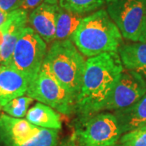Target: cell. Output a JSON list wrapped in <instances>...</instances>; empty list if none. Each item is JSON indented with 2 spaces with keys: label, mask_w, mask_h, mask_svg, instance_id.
Instances as JSON below:
<instances>
[{
  "label": "cell",
  "mask_w": 146,
  "mask_h": 146,
  "mask_svg": "<svg viewBox=\"0 0 146 146\" xmlns=\"http://www.w3.org/2000/svg\"><path fill=\"white\" fill-rule=\"evenodd\" d=\"M28 12L21 8L12 11L3 42L0 46V59L2 65H7L10 63L16 42L28 24Z\"/></svg>",
  "instance_id": "obj_12"
},
{
  "label": "cell",
  "mask_w": 146,
  "mask_h": 146,
  "mask_svg": "<svg viewBox=\"0 0 146 146\" xmlns=\"http://www.w3.org/2000/svg\"><path fill=\"white\" fill-rule=\"evenodd\" d=\"M106 11L123 38L139 42L146 18V0H111Z\"/></svg>",
  "instance_id": "obj_8"
},
{
  "label": "cell",
  "mask_w": 146,
  "mask_h": 146,
  "mask_svg": "<svg viewBox=\"0 0 146 146\" xmlns=\"http://www.w3.org/2000/svg\"><path fill=\"white\" fill-rule=\"evenodd\" d=\"M25 117L30 123L42 128L54 130L62 128L59 113L52 107L41 102H37L29 109Z\"/></svg>",
  "instance_id": "obj_15"
},
{
  "label": "cell",
  "mask_w": 146,
  "mask_h": 146,
  "mask_svg": "<svg viewBox=\"0 0 146 146\" xmlns=\"http://www.w3.org/2000/svg\"><path fill=\"white\" fill-rule=\"evenodd\" d=\"M58 130L0 114V146H57Z\"/></svg>",
  "instance_id": "obj_4"
},
{
  "label": "cell",
  "mask_w": 146,
  "mask_h": 146,
  "mask_svg": "<svg viewBox=\"0 0 146 146\" xmlns=\"http://www.w3.org/2000/svg\"><path fill=\"white\" fill-rule=\"evenodd\" d=\"M118 52L102 53L85 62L81 89L76 100L80 119L102 111L123 71Z\"/></svg>",
  "instance_id": "obj_1"
},
{
  "label": "cell",
  "mask_w": 146,
  "mask_h": 146,
  "mask_svg": "<svg viewBox=\"0 0 146 146\" xmlns=\"http://www.w3.org/2000/svg\"><path fill=\"white\" fill-rule=\"evenodd\" d=\"M1 110H3V106H0V111H1Z\"/></svg>",
  "instance_id": "obj_25"
},
{
  "label": "cell",
  "mask_w": 146,
  "mask_h": 146,
  "mask_svg": "<svg viewBox=\"0 0 146 146\" xmlns=\"http://www.w3.org/2000/svg\"><path fill=\"white\" fill-rule=\"evenodd\" d=\"M85 62L74 43L67 39L51 43L43 63L76 100L82 85Z\"/></svg>",
  "instance_id": "obj_3"
},
{
  "label": "cell",
  "mask_w": 146,
  "mask_h": 146,
  "mask_svg": "<svg viewBox=\"0 0 146 146\" xmlns=\"http://www.w3.org/2000/svg\"><path fill=\"white\" fill-rule=\"evenodd\" d=\"M47 43L32 28L26 26L19 40L7 65L25 75L29 84L39 73L47 53Z\"/></svg>",
  "instance_id": "obj_7"
},
{
  "label": "cell",
  "mask_w": 146,
  "mask_h": 146,
  "mask_svg": "<svg viewBox=\"0 0 146 146\" xmlns=\"http://www.w3.org/2000/svg\"><path fill=\"white\" fill-rule=\"evenodd\" d=\"M146 94V80L140 73L123 69L119 80L102 106L103 110H119L138 102Z\"/></svg>",
  "instance_id": "obj_9"
},
{
  "label": "cell",
  "mask_w": 146,
  "mask_h": 146,
  "mask_svg": "<svg viewBox=\"0 0 146 146\" xmlns=\"http://www.w3.org/2000/svg\"><path fill=\"white\" fill-rule=\"evenodd\" d=\"M44 0H24L22 6H21V9L26 11L27 12L33 11L35 9L36 7L40 5Z\"/></svg>",
  "instance_id": "obj_21"
},
{
  "label": "cell",
  "mask_w": 146,
  "mask_h": 146,
  "mask_svg": "<svg viewBox=\"0 0 146 146\" xmlns=\"http://www.w3.org/2000/svg\"><path fill=\"white\" fill-rule=\"evenodd\" d=\"M118 53L123 68L146 76V43H123Z\"/></svg>",
  "instance_id": "obj_14"
},
{
  "label": "cell",
  "mask_w": 146,
  "mask_h": 146,
  "mask_svg": "<svg viewBox=\"0 0 146 146\" xmlns=\"http://www.w3.org/2000/svg\"><path fill=\"white\" fill-rule=\"evenodd\" d=\"M105 3L106 0H58L60 7L81 16L98 10Z\"/></svg>",
  "instance_id": "obj_17"
},
{
  "label": "cell",
  "mask_w": 146,
  "mask_h": 146,
  "mask_svg": "<svg viewBox=\"0 0 146 146\" xmlns=\"http://www.w3.org/2000/svg\"><path fill=\"white\" fill-rule=\"evenodd\" d=\"M139 42L146 43V18L145 21V25H144V27H143V29H142V32H141L140 39H139Z\"/></svg>",
  "instance_id": "obj_24"
},
{
  "label": "cell",
  "mask_w": 146,
  "mask_h": 146,
  "mask_svg": "<svg viewBox=\"0 0 146 146\" xmlns=\"http://www.w3.org/2000/svg\"><path fill=\"white\" fill-rule=\"evenodd\" d=\"M58 146H77V145L74 140V138L72 136L71 138H68L62 141Z\"/></svg>",
  "instance_id": "obj_23"
},
{
  "label": "cell",
  "mask_w": 146,
  "mask_h": 146,
  "mask_svg": "<svg viewBox=\"0 0 146 146\" xmlns=\"http://www.w3.org/2000/svg\"><path fill=\"white\" fill-rule=\"evenodd\" d=\"M0 63H1V59H0Z\"/></svg>",
  "instance_id": "obj_27"
},
{
  "label": "cell",
  "mask_w": 146,
  "mask_h": 146,
  "mask_svg": "<svg viewBox=\"0 0 146 146\" xmlns=\"http://www.w3.org/2000/svg\"><path fill=\"white\" fill-rule=\"evenodd\" d=\"M33 99L28 96H21L14 98L3 106V111L6 115L11 116L13 118L22 119L26 116L29 107L33 103Z\"/></svg>",
  "instance_id": "obj_18"
},
{
  "label": "cell",
  "mask_w": 146,
  "mask_h": 146,
  "mask_svg": "<svg viewBox=\"0 0 146 146\" xmlns=\"http://www.w3.org/2000/svg\"><path fill=\"white\" fill-rule=\"evenodd\" d=\"M84 17L59 7L56 19L55 41L70 39Z\"/></svg>",
  "instance_id": "obj_16"
},
{
  "label": "cell",
  "mask_w": 146,
  "mask_h": 146,
  "mask_svg": "<svg viewBox=\"0 0 146 146\" xmlns=\"http://www.w3.org/2000/svg\"><path fill=\"white\" fill-rule=\"evenodd\" d=\"M11 12H5V11H0V26L3 25L6 21H7L10 18Z\"/></svg>",
  "instance_id": "obj_22"
},
{
  "label": "cell",
  "mask_w": 146,
  "mask_h": 146,
  "mask_svg": "<svg viewBox=\"0 0 146 146\" xmlns=\"http://www.w3.org/2000/svg\"><path fill=\"white\" fill-rule=\"evenodd\" d=\"M70 40L84 56L94 57L102 53L118 52L123 36L106 9L85 16Z\"/></svg>",
  "instance_id": "obj_2"
},
{
  "label": "cell",
  "mask_w": 146,
  "mask_h": 146,
  "mask_svg": "<svg viewBox=\"0 0 146 146\" xmlns=\"http://www.w3.org/2000/svg\"><path fill=\"white\" fill-rule=\"evenodd\" d=\"M121 134L114 114L99 112L80 119L72 137L78 146H115Z\"/></svg>",
  "instance_id": "obj_6"
},
{
  "label": "cell",
  "mask_w": 146,
  "mask_h": 146,
  "mask_svg": "<svg viewBox=\"0 0 146 146\" xmlns=\"http://www.w3.org/2000/svg\"><path fill=\"white\" fill-rule=\"evenodd\" d=\"M145 127H146V125H145Z\"/></svg>",
  "instance_id": "obj_28"
},
{
  "label": "cell",
  "mask_w": 146,
  "mask_h": 146,
  "mask_svg": "<svg viewBox=\"0 0 146 146\" xmlns=\"http://www.w3.org/2000/svg\"><path fill=\"white\" fill-rule=\"evenodd\" d=\"M59 9L58 0H44L29 15L28 23L30 28L46 43L55 41V29L58 11Z\"/></svg>",
  "instance_id": "obj_10"
},
{
  "label": "cell",
  "mask_w": 146,
  "mask_h": 146,
  "mask_svg": "<svg viewBox=\"0 0 146 146\" xmlns=\"http://www.w3.org/2000/svg\"><path fill=\"white\" fill-rule=\"evenodd\" d=\"M29 80L25 75L9 65H0V106L26 94Z\"/></svg>",
  "instance_id": "obj_11"
},
{
  "label": "cell",
  "mask_w": 146,
  "mask_h": 146,
  "mask_svg": "<svg viewBox=\"0 0 146 146\" xmlns=\"http://www.w3.org/2000/svg\"><path fill=\"white\" fill-rule=\"evenodd\" d=\"M145 80H146V76H145Z\"/></svg>",
  "instance_id": "obj_29"
},
{
  "label": "cell",
  "mask_w": 146,
  "mask_h": 146,
  "mask_svg": "<svg viewBox=\"0 0 146 146\" xmlns=\"http://www.w3.org/2000/svg\"><path fill=\"white\" fill-rule=\"evenodd\" d=\"M110 1H111V0H106V3H108Z\"/></svg>",
  "instance_id": "obj_26"
},
{
  "label": "cell",
  "mask_w": 146,
  "mask_h": 146,
  "mask_svg": "<svg viewBox=\"0 0 146 146\" xmlns=\"http://www.w3.org/2000/svg\"><path fill=\"white\" fill-rule=\"evenodd\" d=\"M26 96L52 107L63 115H72L76 110L75 98L44 63L36 78L29 84Z\"/></svg>",
  "instance_id": "obj_5"
},
{
  "label": "cell",
  "mask_w": 146,
  "mask_h": 146,
  "mask_svg": "<svg viewBox=\"0 0 146 146\" xmlns=\"http://www.w3.org/2000/svg\"><path fill=\"white\" fill-rule=\"evenodd\" d=\"M24 0H0V11L12 12L20 9Z\"/></svg>",
  "instance_id": "obj_20"
},
{
  "label": "cell",
  "mask_w": 146,
  "mask_h": 146,
  "mask_svg": "<svg viewBox=\"0 0 146 146\" xmlns=\"http://www.w3.org/2000/svg\"><path fill=\"white\" fill-rule=\"evenodd\" d=\"M115 146H146V127L143 126L123 133Z\"/></svg>",
  "instance_id": "obj_19"
},
{
  "label": "cell",
  "mask_w": 146,
  "mask_h": 146,
  "mask_svg": "<svg viewBox=\"0 0 146 146\" xmlns=\"http://www.w3.org/2000/svg\"><path fill=\"white\" fill-rule=\"evenodd\" d=\"M122 133L146 125V94L136 103L124 109L114 111Z\"/></svg>",
  "instance_id": "obj_13"
}]
</instances>
